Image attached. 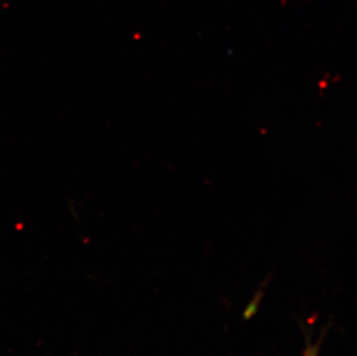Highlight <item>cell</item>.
<instances>
[{
  "instance_id": "6da1fadb",
  "label": "cell",
  "mask_w": 357,
  "mask_h": 356,
  "mask_svg": "<svg viewBox=\"0 0 357 356\" xmlns=\"http://www.w3.org/2000/svg\"><path fill=\"white\" fill-rule=\"evenodd\" d=\"M320 340L317 343H307L305 350L303 352V356H318L319 355Z\"/></svg>"
}]
</instances>
